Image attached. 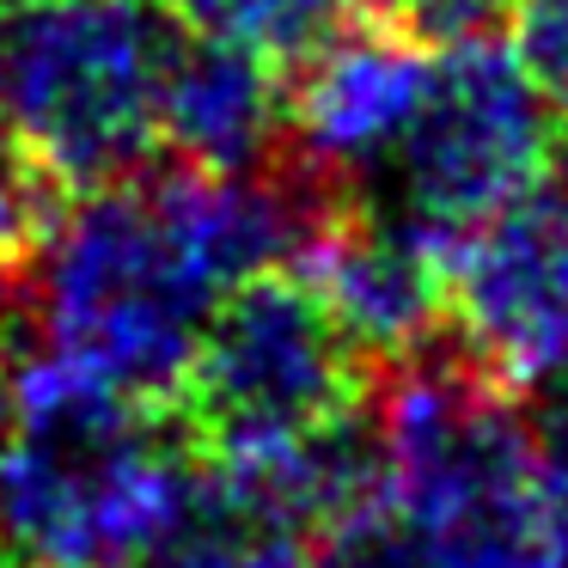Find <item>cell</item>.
<instances>
[{"instance_id":"obj_1","label":"cell","mask_w":568,"mask_h":568,"mask_svg":"<svg viewBox=\"0 0 568 568\" xmlns=\"http://www.w3.org/2000/svg\"><path fill=\"white\" fill-rule=\"evenodd\" d=\"M312 221L306 196L257 172L184 165L80 190L26 257L38 348L135 404L178 397L209 312L239 282L294 263Z\"/></svg>"},{"instance_id":"obj_2","label":"cell","mask_w":568,"mask_h":568,"mask_svg":"<svg viewBox=\"0 0 568 568\" xmlns=\"http://www.w3.org/2000/svg\"><path fill=\"white\" fill-rule=\"evenodd\" d=\"M367 440V483L318 526L312 568H568L531 428L470 361L404 355Z\"/></svg>"},{"instance_id":"obj_3","label":"cell","mask_w":568,"mask_h":568,"mask_svg":"<svg viewBox=\"0 0 568 568\" xmlns=\"http://www.w3.org/2000/svg\"><path fill=\"white\" fill-rule=\"evenodd\" d=\"M0 544L31 568H148L190 501V458L148 428V404L31 348L7 385Z\"/></svg>"},{"instance_id":"obj_4","label":"cell","mask_w":568,"mask_h":568,"mask_svg":"<svg viewBox=\"0 0 568 568\" xmlns=\"http://www.w3.org/2000/svg\"><path fill=\"white\" fill-rule=\"evenodd\" d=\"M172 26L153 0H7L0 116L50 190L123 184L160 148Z\"/></svg>"},{"instance_id":"obj_5","label":"cell","mask_w":568,"mask_h":568,"mask_svg":"<svg viewBox=\"0 0 568 568\" xmlns=\"http://www.w3.org/2000/svg\"><path fill=\"white\" fill-rule=\"evenodd\" d=\"M550 153L556 129L538 80L526 74L514 43L470 31V38L440 43L428 99L385 172L397 184V214L428 239L453 245L458 233L526 196L544 178Z\"/></svg>"},{"instance_id":"obj_6","label":"cell","mask_w":568,"mask_h":568,"mask_svg":"<svg viewBox=\"0 0 568 568\" xmlns=\"http://www.w3.org/2000/svg\"><path fill=\"white\" fill-rule=\"evenodd\" d=\"M178 397L209 453L318 434L355 416V348L336 336L306 282L270 270L209 312Z\"/></svg>"},{"instance_id":"obj_7","label":"cell","mask_w":568,"mask_h":568,"mask_svg":"<svg viewBox=\"0 0 568 568\" xmlns=\"http://www.w3.org/2000/svg\"><path fill=\"white\" fill-rule=\"evenodd\" d=\"M446 312L495 385L568 379V184H531L446 245Z\"/></svg>"},{"instance_id":"obj_8","label":"cell","mask_w":568,"mask_h":568,"mask_svg":"<svg viewBox=\"0 0 568 568\" xmlns=\"http://www.w3.org/2000/svg\"><path fill=\"white\" fill-rule=\"evenodd\" d=\"M434 50L373 7H348L306 55L294 92H282V123L294 129L312 172H385L428 99Z\"/></svg>"},{"instance_id":"obj_9","label":"cell","mask_w":568,"mask_h":568,"mask_svg":"<svg viewBox=\"0 0 568 568\" xmlns=\"http://www.w3.org/2000/svg\"><path fill=\"white\" fill-rule=\"evenodd\" d=\"M300 282L355 355L404 361L446 318V245L404 214H318L294 251Z\"/></svg>"},{"instance_id":"obj_10","label":"cell","mask_w":568,"mask_h":568,"mask_svg":"<svg viewBox=\"0 0 568 568\" xmlns=\"http://www.w3.org/2000/svg\"><path fill=\"white\" fill-rule=\"evenodd\" d=\"M282 129L275 62L233 43H178L160 87V141L202 172H257Z\"/></svg>"},{"instance_id":"obj_11","label":"cell","mask_w":568,"mask_h":568,"mask_svg":"<svg viewBox=\"0 0 568 568\" xmlns=\"http://www.w3.org/2000/svg\"><path fill=\"white\" fill-rule=\"evenodd\" d=\"M312 544L318 519L300 495L245 458H209L148 568H312Z\"/></svg>"},{"instance_id":"obj_12","label":"cell","mask_w":568,"mask_h":568,"mask_svg":"<svg viewBox=\"0 0 568 568\" xmlns=\"http://www.w3.org/2000/svg\"><path fill=\"white\" fill-rule=\"evenodd\" d=\"M196 38L233 43L263 62H300L355 0H165Z\"/></svg>"},{"instance_id":"obj_13","label":"cell","mask_w":568,"mask_h":568,"mask_svg":"<svg viewBox=\"0 0 568 568\" xmlns=\"http://www.w3.org/2000/svg\"><path fill=\"white\" fill-rule=\"evenodd\" d=\"M50 178L31 165V153L19 148L13 123L0 116V275L26 270V257L38 251L43 226H50Z\"/></svg>"},{"instance_id":"obj_14","label":"cell","mask_w":568,"mask_h":568,"mask_svg":"<svg viewBox=\"0 0 568 568\" xmlns=\"http://www.w3.org/2000/svg\"><path fill=\"white\" fill-rule=\"evenodd\" d=\"M514 55L550 104H568V0H519Z\"/></svg>"},{"instance_id":"obj_15","label":"cell","mask_w":568,"mask_h":568,"mask_svg":"<svg viewBox=\"0 0 568 568\" xmlns=\"http://www.w3.org/2000/svg\"><path fill=\"white\" fill-rule=\"evenodd\" d=\"M367 7L385 19H397L404 31H416V38H428V43H453V38L483 31L507 0H367Z\"/></svg>"},{"instance_id":"obj_16","label":"cell","mask_w":568,"mask_h":568,"mask_svg":"<svg viewBox=\"0 0 568 568\" xmlns=\"http://www.w3.org/2000/svg\"><path fill=\"white\" fill-rule=\"evenodd\" d=\"M531 453H538V470H544V489H550L556 514L568 519V379L550 385V404L531 422Z\"/></svg>"},{"instance_id":"obj_17","label":"cell","mask_w":568,"mask_h":568,"mask_svg":"<svg viewBox=\"0 0 568 568\" xmlns=\"http://www.w3.org/2000/svg\"><path fill=\"white\" fill-rule=\"evenodd\" d=\"M7 385H13V348H7V324H0V416H7Z\"/></svg>"}]
</instances>
